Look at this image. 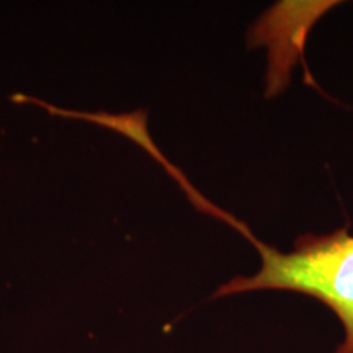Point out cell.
<instances>
[{
  "label": "cell",
  "mask_w": 353,
  "mask_h": 353,
  "mask_svg": "<svg viewBox=\"0 0 353 353\" xmlns=\"http://www.w3.org/2000/svg\"><path fill=\"white\" fill-rule=\"evenodd\" d=\"M10 100L15 101V103L39 105V107H43L48 113L52 114V117L74 118V120L90 121V123H94V125L108 128V130L120 132V134L126 136L128 139H131L132 143L141 145V148H143L144 151L149 154V156H152L159 162V164H161L167 172H169L172 179H174L175 182L180 185V187H182L185 195L188 196V200L193 203V206H195L198 211H203V213L213 216V218L224 221V223L231 224V226L236 224V218H234V216L218 208V206H214L213 203H211L210 200H206L201 193H198L196 188L193 187V185L187 180V176L183 175V172L172 165L170 162L167 161L164 156H162V152L159 151V148L156 145V143H154L151 134H149V131H148V112H145V110H136V112H131V113L113 114L108 112H76V110H64V108L54 107V105L46 103V101H43V100L34 99V97L21 95V94L12 95Z\"/></svg>",
  "instance_id": "3957f363"
},
{
  "label": "cell",
  "mask_w": 353,
  "mask_h": 353,
  "mask_svg": "<svg viewBox=\"0 0 353 353\" xmlns=\"http://www.w3.org/2000/svg\"><path fill=\"white\" fill-rule=\"evenodd\" d=\"M339 2H276L249 32V46L268 51L267 97H276L290 85L291 70L303 56L311 28Z\"/></svg>",
  "instance_id": "7a4b0ae2"
},
{
  "label": "cell",
  "mask_w": 353,
  "mask_h": 353,
  "mask_svg": "<svg viewBox=\"0 0 353 353\" xmlns=\"http://www.w3.org/2000/svg\"><path fill=\"white\" fill-rule=\"evenodd\" d=\"M260 268L252 275L236 276L211 298L252 291H293L325 304L343 327V341L334 353H353V236L347 229L329 234H306L293 250L281 252L257 242Z\"/></svg>",
  "instance_id": "6da1fadb"
}]
</instances>
